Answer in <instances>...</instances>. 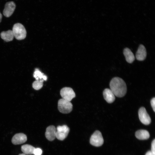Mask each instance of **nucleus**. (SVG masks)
<instances>
[{"label": "nucleus", "instance_id": "1", "mask_svg": "<svg viewBox=\"0 0 155 155\" xmlns=\"http://www.w3.org/2000/svg\"><path fill=\"white\" fill-rule=\"evenodd\" d=\"M110 87L115 95L117 97H123L126 93L127 88L126 83L120 78L116 77L113 78L110 82Z\"/></svg>", "mask_w": 155, "mask_h": 155}, {"label": "nucleus", "instance_id": "5", "mask_svg": "<svg viewBox=\"0 0 155 155\" xmlns=\"http://www.w3.org/2000/svg\"><path fill=\"white\" fill-rule=\"evenodd\" d=\"M60 94L63 98L70 101L75 96V93L71 88L65 87L62 88Z\"/></svg>", "mask_w": 155, "mask_h": 155}, {"label": "nucleus", "instance_id": "12", "mask_svg": "<svg viewBox=\"0 0 155 155\" xmlns=\"http://www.w3.org/2000/svg\"><path fill=\"white\" fill-rule=\"evenodd\" d=\"M123 53L126 61L128 63H132L135 59L133 54L130 49L127 48H125L123 51Z\"/></svg>", "mask_w": 155, "mask_h": 155}, {"label": "nucleus", "instance_id": "25", "mask_svg": "<svg viewBox=\"0 0 155 155\" xmlns=\"http://www.w3.org/2000/svg\"><path fill=\"white\" fill-rule=\"evenodd\" d=\"M19 155H27L23 153V154H19Z\"/></svg>", "mask_w": 155, "mask_h": 155}, {"label": "nucleus", "instance_id": "17", "mask_svg": "<svg viewBox=\"0 0 155 155\" xmlns=\"http://www.w3.org/2000/svg\"><path fill=\"white\" fill-rule=\"evenodd\" d=\"M57 131L63 133L68 135L69 131V128L66 125H63L62 126L59 125L56 128Z\"/></svg>", "mask_w": 155, "mask_h": 155}, {"label": "nucleus", "instance_id": "3", "mask_svg": "<svg viewBox=\"0 0 155 155\" xmlns=\"http://www.w3.org/2000/svg\"><path fill=\"white\" fill-rule=\"evenodd\" d=\"M58 108L61 113L67 114L72 111L73 105L70 101L62 98L58 101Z\"/></svg>", "mask_w": 155, "mask_h": 155}, {"label": "nucleus", "instance_id": "4", "mask_svg": "<svg viewBox=\"0 0 155 155\" xmlns=\"http://www.w3.org/2000/svg\"><path fill=\"white\" fill-rule=\"evenodd\" d=\"M90 143L92 145L99 147L102 146L104 142V140L100 131L96 130L91 135L90 139Z\"/></svg>", "mask_w": 155, "mask_h": 155}, {"label": "nucleus", "instance_id": "9", "mask_svg": "<svg viewBox=\"0 0 155 155\" xmlns=\"http://www.w3.org/2000/svg\"><path fill=\"white\" fill-rule=\"evenodd\" d=\"M27 140L26 135L22 133H17L13 137L11 142L14 145H19L25 143Z\"/></svg>", "mask_w": 155, "mask_h": 155}, {"label": "nucleus", "instance_id": "21", "mask_svg": "<svg viewBox=\"0 0 155 155\" xmlns=\"http://www.w3.org/2000/svg\"><path fill=\"white\" fill-rule=\"evenodd\" d=\"M151 106L154 112H155V98H152L150 101Z\"/></svg>", "mask_w": 155, "mask_h": 155}, {"label": "nucleus", "instance_id": "23", "mask_svg": "<svg viewBox=\"0 0 155 155\" xmlns=\"http://www.w3.org/2000/svg\"><path fill=\"white\" fill-rule=\"evenodd\" d=\"M145 155H155V154L153 153L151 151H149L146 152Z\"/></svg>", "mask_w": 155, "mask_h": 155}, {"label": "nucleus", "instance_id": "22", "mask_svg": "<svg viewBox=\"0 0 155 155\" xmlns=\"http://www.w3.org/2000/svg\"><path fill=\"white\" fill-rule=\"evenodd\" d=\"M155 140L154 139L151 143V151L155 154Z\"/></svg>", "mask_w": 155, "mask_h": 155}, {"label": "nucleus", "instance_id": "16", "mask_svg": "<svg viewBox=\"0 0 155 155\" xmlns=\"http://www.w3.org/2000/svg\"><path fill=\"white\" fill-rule=\"evenodd\" d=\"M21 148L24 154L26 155H31L33 154L35 148L31 145L26 144L22 145Z\"/></svg>", "mask_w": 155, "mask_h": 155}, {"label": "nucleus", "instance_id": "6", "mask_svg": "<svg viewBox=\"0 0 155 155\" xmlns=\"http://www.w3.org/2000/svg\"><path fill=\"white\" fill-rule=\"evenodd\" d=\"M138 113L140 120L143 124L147 125L150 123V117L144 107H141L138 111Z\"/></svg>", "mask_w": 155, "mask_h": 155}, {"label": "nucleus", "instance_id": "7", "mask_svg": "<svg viewBox=\"0 0 155 155\" xmlns=\"http://www.w3.org/2000/svg\"><path fill=\"white\" fill-rule=\"evenodd\" d=\"M16 4L13 1L7 2L3 11V15L6 17H10L13 13L16 8Z\"/></svg>", "mask_w": 155, "mask_h": 155}, {"label": "nucleus", "instance_id": "15", "mask_svg": "<svg viewBox=\"0 0 155 155\" xmlns=\"http://www.w3.org/2000/svg\"><path fill=\"white\" fill-rule=\"evenodd\" d=\"M33 76L36 80H41L43 82L47 80V76L37 68L35 69L33 73Z\"/></svg>", "mask_w": 155, "mask_h": 155}, {"label": "nucleus", "instance_id": "2", "mask_svg": "<svg viewBox=\"0 0 155 155\" xmlns=\"http://www.w3.org/2000/svg\"><path fill=\"white\" fill-rule=\"evenodd\" d=\"M14 36L19 40L24 39L26 35V31L24 26L20 23L15 24L12 30Z\"/></svg>", "mask_w": 155, "mask_h": 155}, {"label": "nucleus", "instance_id": "18", "mask_svg": "<svg viewBox=\"0 0 155 155\" xmlns=\"http://www.w3.org/2000/svg\"><path fill=\"white\" fill-rule=\"evenodd\" d=\"M43 82L41 80H36L32 83V87L34 89L36 90L40 89L43 86Z\"/></svg>", "mask_w": 155, "mask_h": 155}, {"label": "nucleus", "instance_id": "11", "mask_svg": "<svg viewBox=\"0 0 155 155\" xmlns=\"http://www.w3.org/2000/svg\"><path fill=\"white\" fill-rule=\"evenodd\" d=\"M103 96L104 99L108 103H112L115 100V95L110 89H105L103 92Z\"/></svg>", "mask_w": 155, "mask_h": 155}, {"label": "nucleus", "instance_id": "8", "mask_svg": "<svg viewBox=\"0 0 155 155\" xmlns=\"http://www.w3.org/2000/svg\"><path fill=\"white\" fill-rule=\"evenodd\" d=\"M56 129L54 125H51L48 127L45 133L46 138L50 141L54 140L56 138Z\"/></svg>", "mask_w": 155, "mask_h": 155}, {"label": "nucleus", "instance_id": "13", "mask_svg": "<svg viewBox=\"0 0 155 155\" xmlns=\"http://www.w3.org/2000/svg\"><path fill=\"white\" fill-rule=\"evenodd\" d=\"M0 36L2 39L7 42L12 41L14 37L12 31L11 30L2 32L0 34Z\"/></svg>", "mask_w": 155, "mask_h": 155}, {"label": "nucleus", "instance_id": "10", "mask_svg": "<svg viewBox=\"0 0 155 155\" xmlns=\"http://www.w3.org/2000/svg\"><path fill=\"white\" fill-rule=\"evenodd\" d=\"M146 51L145 46L142 44H140L136 53V59L139 61H143L146 59Z\"/></svg>", "mask_w": 155, "mask_h": 155}, {"label": "nucleus", "instance_id": "14", "mask_svg": "<svg viewBox=\"0 0 155 155\" xmlns=\"http://www.w3.org/2000/svg\"><path fill=\"white\" fill-rule=\"evenodd\" d=\"M135 136L139 140H145L149 138L150 134L147 131L141 129L136 132Z\"/></svg>", "mask_w": 155, "mask_h": 155}, {"label": "nucleus", "instance_id": "24", "mask_svg": "<svg viewBox=\"0 0 155 155\" xmlns=\"http://www.w3.org/2000/svg\"><path fill=\"white\" fill-rule=\"evenodd\" d=\"M2 17V15L0 12V23L1 22V21Z\"/></svg>", "mask_w": 155, "mask_h": 155}, {"label": "nucleus", "instance_id": "20", "mask_svg": "<svg viewBox=\"0 0 155 155\" xmlns=\"http://www.w3.org/2000/svg\"><path fill=\"white\" fill-rule=\"evenodd\" d=\"M42 153V150L40 148H35L33 152L34 155H41Z\"/></svg>", "mask_w": 155, "mask_h": 155}, {"label": "nucleus", "instance_id": "19", "mask_svg": "<svg viewBox=\"0 0 155 155\" xmlns=\"http://www.w3.org/2000/svg\"><path fill=\"white\" fill-rule=\"evenodd\" d=\"M67 135L63 133L57 131L56 137L59 140H63L67 137Z\"/></svg>", "mask_w": 155, "mask_h": 155}]
</instances>
